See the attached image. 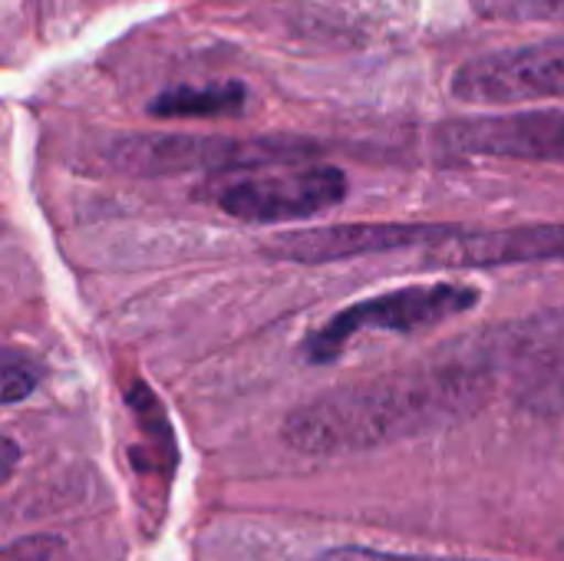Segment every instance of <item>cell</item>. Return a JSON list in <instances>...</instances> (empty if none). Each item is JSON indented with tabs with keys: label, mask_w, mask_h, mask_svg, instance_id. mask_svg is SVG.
I'll list each match as a JSON object with an SVG mask.
<instances>
[{
	"label": "cell",
	"mask_w": 564,
	"mask_h": 561,
	"mask_svg": "<svg viewBox=\"0 0 564 561\" xmlns=\"http://www.w3.org/2000/svg\"><path fill=\"white\" fill-rule=\"evenodd\" d=\"M449 93L463 106L492 109L564 99V36L479 53L453 73Z\"/></svg>",
	"instance_id": "obj_5"
},
{
	"label": "cell",
	"mask_w": 564,
	"mask_h": 561,
	"mask_svg": "<svg viewBox=\"0 0 564 561\" xmlns=\"http://www.w3.org/2000/svg\"><path fill=\"white\" fill-rule=\"evenodd\" d=\"M20 466V446L7 436H0V486L10 483V476L17 473Z\"/></svg>",
	"instance_id": "obj_15"
},
{
	"label": "cell",
	"mask_w": 564,
	"mask_h": 561,
	"mask_svg": "<svg viewBox=\"0 0 564 561\" xmlns=\"http://www.w3.org/2000/svg\"><path fill=\"white\" fill-rule=\"evenodd\" d=\"M66 549L53 536H26L0 549V561H63Z\"/></svg>",
	"instance_id": "obj_13"
},
{
	"label": "cell",
	"mask_w": 564,
	"mask_h": 561,
	"mask_svg": "<svg viewBox=\"0 0 564 561\" xmlns=\"http://www.w3.org/2000/svg\"><path fill=\"white\" fill-rule=\"evenodd\" d=\"M479 298H482L479 288L463 284V281H430V284H410L400 291L364 298V301L337 311L327 324H321L304 341V357L311 364H330L360 334L430 331V327L446 324L459 314H469L479 304Z\"/></svg>",
	"instance_id": "obj_2"
},
{
	"label": "cell",
	"mask_w": 564,
	"mask_h": 561,
	"mask_svg": "<svg viewBox=\"0 0 564 561\" xmlns=\"http://www.w3.org/2000/svg\"><path fill=\"white\" fill-rule=\"evenodd\" d=\"M248 89L238 79H212L162 89L149 103V116L155 119H228L245 112Z\"/></svg>",
	"instance_id": "obj_10"
},
{
	"label": "cell",
	"mask_w": 564,
	"mask_h": 561,
	"mask_svg": "<svg viewBox=\"0 0 564 561\" xmlns=\"http://www.w3.org/2000/svg\"><path fill=\"white\" fill-rule=\"evenodd\" d=\"M347 192L350 182L337 165H297L225 179L208 192V198L238 222L281 225L330 212L347 198Z\"/></svg>",
	"instance_id": "obj_4"
},
{
	"label": "cell",
	"mask_w": 564,
	"mask_h": 561,
	"mask_svg": "<svg viewBox=\"0 0 564 561\" xmlns=\"http://www.w3.org/2000/svg\"><path fill=\"white\" fill-rule=\"evenodd\" d=\"M436 139L459 155L564 165V109L449 119L436 129Z\"/></svg>",
	"instance_id": "obj_7"
},
{
	"label": "cell",
	"mask_w": 564,
	"mask_h": 561,
	"mask_svg": "<svg viewBox=\"0 0 564 561\" xmlns=\"http://www.w3.org/2000/svg\"><path fill=\"white\" fill-rule=\"evenodd\" d=\"M317 149L301 139H208V136H129L116 142V165L139 175L172 172H238L291 165Z\"/></svg>",
	"instance_id": "obj_3"
},
{
	"label": "cell",
	"mask_w": 564,
	"mask_h": 561,
	"mask_svg": "<svg viewBox=\"0 0 564 561\" xmlns=\"http://www.w3.org/2000/svg\"><path fill=\"white\" fill-rule=\"evenodd\" d=\"M426 261L453 271H482L509 265H539L564 261V222L545 225H516L496 231H459L456 238L433 245Z\"/></svg>",
	"instance_id": "obj_8"
},
{
	"label": "cell",
	"mask_w": 564,
	"mask_h": 561,
	"mask_svg": "<svg viewBox=\"0 0 564 561\" xmlns=\"http://www.w3.org/2000/svg\"><path fill=\"white\" fill-rule=\"evenodd\" d=\"M43 384V367L26 350L0 344V407L23 403Z\"/></svg>",
	"instance_id": "obj_11"
},
{
	"label": "cell",
	"mask_w": 564,
	"mask_h": 561,
	"mask_svg": "<svg viewBox=\"0 0 564 561\" xmlns=\"http://www.w3.org/2000/svg\"><path fill=\"white\" fill-rule=\"evenodd\" d=\"M466 231L463 225H440V222H347V225H324L304 228L271 238L268 255L294 265H330L364 255H383L416 245H443Z\"/></svg>",
	"instance_id": "obj_6"
},
{
	"label": "cell",
	"mask_w": 564,
	"mask_h": 561,
	"mask_svg": "<svg viewBox=\"0 0 564 561\" xmlns=\"http://www.w3.org/2000/svg\"><path fill=\"white\" fill-rule=\"evenodd\" d=\"M479 20L492 23H558L564 0H469Z\"/></svg>",
	"instance_id": "obj_12"
},
{
	"label": "cell",
	"mask_w": 564,
	"mask_h": 561,
	"mask_svg": "<svg viewBox=\"0 0 564 561\" xmlns=\"http://www.w3.org/2000/svg\"><path fill=\"white\" fill-rule=\"evenodd\" d=\"M126 400H129V413L135 417L139 433H142V443H135L129 450V463H132L135 476L152 479V483L162 479L169 486V479L175 473V463H178V450H175L169 417H165L162 403L155 400V393L139 380L129 387Z\"/></svg>",
	"instance_id": "obj_9"
},
{
	"label": "cell",
	"mask_w": 564,
	"mask_h": 561,
	"mask_svg": "<svg viewBox=\"0 0 564 561\" xmlns=\"http://www.w3.org/2000/svg\"><path fill=\"white\" fill-rule=\"evenodd\" d=\"M486 393V380L463 367L397 370L301 403L284 420V443L307 456L367 453L469 417Z\"/></svg>",
	"instance_id": "obj_1"
},
{
	"label": "cell",
	"mask_w": 564,
	"mask_h": 561,
	"mask_svg": "<svg viewBox=\"0 0 564 561\" xmlns=\"http://www.w3.org/2000/svg\"><path fill=\"white\" fill-rule=\"evenodd\" d=\"M317 561H473V559H446V555H413V552H383V549H364V546H344L330 549Z\"/></svg>",
	"instance_id": "obj_14"
}]
</instances>
